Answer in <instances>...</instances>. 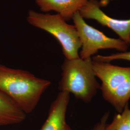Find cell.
<instances>
[{"mask_svg": "<svg viewBox=\"0 0 130 130\" xmlns=\"http://www.w3.org/2000/svg\"><path fill=\"white\" fill-rule=\"evenodd\" d=\"M51 81L28 71L0 64V91L15 103L26 114L32 112Z\"/></svg>", "mask_w": 130, "mask_h": 130, "instance_id": "6da1fadb", "label": "cell"}, {"mask_svg": "<svg viewBox=\"0 0 130 130\" xmlns=\"http://www.w3.org/2000/svg\"><path fill=\"white\" fill-rule=\"evenodd\" d=\"M61 69L58 83L60 92L72 93L84 102H90L100 89L93 70L92 58L65 59Z\"/></svg>", "mask_w": 130, "mask_h": 130, "instance_id": "7a4b0ae2", "label": "cell"}, {"mask_svg": "<svg viewBox=\"0 0 130 130\" xmlns=\"http://www.w3.org/2000/svg\"><path fill=\"white\" fill-rule=\"evenodd\" d=\"M92 66L96 77L101 82L103 98L118 113L122 112L130 99V67L93 59Z\"/></svg>", "mask_w": 130, "mask_h": 130, "instance_id": "3957f363", "label": "cell"}, {"mask_svg": "<svg viewBox=\"0 0 130 130\" xmlns=\"http://www.w3.org/2000/svg\"><path fill=\"white\" fill-rule=\"evenodd\" d=\"M27 20L31 25L46 31L56 38L62 47L65 59L79 57V50L82 44L77 29L74 25L67 23L60 15L29 10Z\"/></svg>", "mask_w": 130, "mask_h": 130, "instance_id": "277c9868", "label": "cell"}, {"mask_svg": "<svg viewBox=\"0 0 130 130\" xmlns=\"http://www.w3.org/2000/svg\"><path fill=\"white\" fill-rule=\"evenodd\" d=\"M74 26L78 33L82 46L79 57L85 59L102 49H115L120 52L127 51L129 44L121 39L107 37L104 33L86 23L79 12L73 15Z\"/></svg>", "mask_w": 130, "mask_h": 130, "instance_id": "5b68a950", "label": "cell"}, {"mask_svg": "<svg viewBox=\"0 0 130 130\" xmlns=\"http://www.w3.org/2000/svg\"><path fill=\"white\" fill-rule=\"evenodd\" d=\"M84 19H93L102 26L110 28L119 38L129 44L130 35V19H119L110 17L102 10L99 2L89 0L79 11Z\"/></svg>", "mask_w": 130, "mask_h": 130, "instance_id": "8992f818", "label": "cell"}, {"mask_svg": "<svg viewBox=\"0 0 130 130\" xmlns=\"http://www.w3.org/2000/svg\"><path fill=\"white\" fill-rule=\"evenodd\" d=\"M70 93L61 91L52 103L46 120L39 130H73L66 120Z\"/></svg>", "mask_w": 130, "mask_h": 130, "instance_id": "52a82bcc", "label": "cell"}, {"mask_svg": "<svg viewBox=\"0 0 130 130\" xmlns=\"http://www.w3.org/2000/svg\"><path fill=\"white\" fill-rule=\"evenodd\" d=\"M89 0H35L36 5L43 12L55 11L69 21L79 12Z\"/></svg>", "mask_w": 130, "mask_h": 130, "instance_id": "ba28073f", "label": "cell"}, {"mask_svg": "<svg viewBox=\"0 0 130 130\" xmlns=\"http://www.w3.org/2000/svg\"><path fill=\"white\" fill-rule=\"evenodd\" d=\"M26 116L11 98L0 91V126L20 123Z\"/></svg>", "mask_w": 130, "mask_h": 130, "instance_id": "9c48e42d", "label": "cell"}, {"mask_svg": "<svg viewBox=\"0 0 130 130\" xmlns=\"http://www.w3.org/2000/svg\"><path fill=\"white\" fill-rule=\"evenodd\" d=\"M106 130H130V108L127 104L120 113H116Z\"/></svg>", "mask_w": 130, "mask_h": 130, "instance_id": "30bf717a", "label": "cell"}, {"mask_svg": "<svg viewBox=\"0 0 130 130\" xmlns=\"http://www.w3.org/2000/svg\"><path fill=\"white\" fill-rule=\"evenodd\" d=\"M92 58L94 60L105 62H110L116 60H124L130 62V51L119 52L107 56L96 55L93 56Z\"/></svg>", "mask_w": 130, "mask_h": 130, "instance_id": "8fae6325", "label": "cell"}, {"mask_svg": "<svg viewBox=\"0 0 130 130\" xmlns=\"http://www.w3.org/2000/svg\"><path fill=\"white\" fill-rule=\"evenodd\" d=\"M109 116V112H106L103 115L99 121L97 122L93 128L90 130H106L107 122Z\"/></svg>", "mask_w": 130, "mask_h": 130, "instance_id": "7c38bea8", "label": "cell"}, {"mask_svg": "<svg viewBox=\"0 0 130 130\" xmlns=\"http://www.w3.org/2000/svg\"><path fill=\"white\" fill-rule=\"evenodd\" d=\"M98 1L99 3V5H100L101 7H105L107 5H108L110 2L113 1L115 0H96Z\"/></svg>", "mask_w": 130, "mask_h": 130, "instance_id": "4fadbf2b", "label": "cell"}, {"mask_svg": "<svg viewBox=\"0 0 130 130\" xmlns=\"http://www.w3.org/2000/svg\"><path fill=\"white\" fill-rule=\"evenodd\" d=\"M129 44H130V39H129Z\"/></svg>", "mask_w": 130, "mask_h": 130, "instance_id": "5bb4252c", "label": "cell"}]
</instances>
